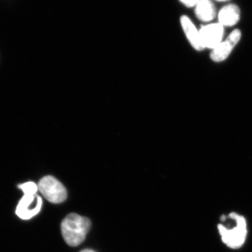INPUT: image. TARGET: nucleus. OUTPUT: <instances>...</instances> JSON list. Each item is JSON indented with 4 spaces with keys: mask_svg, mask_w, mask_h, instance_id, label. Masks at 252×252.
Masks as SVG:
<instances>
[{
    "mask_svg": "<svg viewBox=\"0 0 252 252\" xmlns=\"http://www.w3.org/2000/svg\"><path fill=\"white\" fill-rule=\"evenodd\" d=\"M91 220L75 213L68 215L61 223L64 241L71 247H77L85 240L91 228Z\"/></svg>",
    "mask_w": 252,
    "mask_h": 252,
    "instance_id": "1",
    "label": "nucleus"
},
{
    "mask_svg": "<svg viewBox=\"0 0 252 252\" xmlns=\"http://www.w3.org/2000/svg\"><path fill=\"white\" fill-rule=\"evenodd\" d=\"M18 188L23 190L24 196L16 207V215L22 220H30L41 211L42 206V200L36 194L38 186L34 182H29L18 186Z\"/></svg>",
    "mask_w": 252,
    "mask_h": 252,
    "instance_id": "2",
    "label": "nucleus"
},
{
    "mask_svg": "<svg viewBox=\"0 0 252 252\" xmlns=\"http://www.w3.org/2000/svg\"><path fill=\"white\" fill-rule=\"evenodd\" d=\"M228 217L234 220L235 225L228 228L224 225L220 223L218 224L219 232L223 243L228 248L235 250L241 248L246 240L248 235L247 221L245 217L235 212H232Z\"/></svg>",
    "mask_w": 252,
    "mask_h": 252,
    "instance_id": "3",
    "label": "nucleus"
},
{
    "mask_svg": "<svg viewBox=\"0 0 252 252\" xmlns=\"http://www.w3.org/2000/svg\"><path fill=\"white\" fill-rule=\"evenodd\" d=\"M38 190L51 203L58 204L67 199L65 187L61 182L52 176H46L39 181Z\"/></svg>",
    "mask_w": 252,
    "mask_h": 252,
    "instance_id": "4",
    "label": "nucleus"
},
{
    "mask_svg": "<svg viewBox=\"0 0 252 252\" xmlns=\"http://www.w3.org/2000/svg\"><path fill=\"white\" fill-rule=\"evenodd\" d=\"M199 32L204 49H214L223 41L224 27L219 23H212L202 26Z\"/></svg>",
    "mask_w": 252,
    "mask_h": 252,
    "instance_id": "5",
    "label": "nucleus"
},
{
    "mask_svg": "<svg viewBox=\"0 0 252 252\" xmlns=\"http://www.w3.org/2000/svg\"><path fill=\"white\" fill-rule=\"evenodd\" d=\"M241 35L240 30L236 29L232 32L225 41H222L217 47L212 49L210 54V58L212 61L216 63L225 61L229 56L235 46L238 44Z\"/></svg>",
    "mask_w": 252,
    "mask_h": 252,
    "instance_id": "6",
    "label": "nucleus"
},
{
    "mask_svg": "<svg viewBox=\"0 0 252 252\" xmlns=\"http://www.w3.org/2000/svg\"><path fill=\"white\" fill-rule=\"evenodd\" d=\"M181 25L185 32L187 39L195 50L202 51L204 49L200 41V32L194 26L193 22L187 16H183L181 18Z\"/></svg>",
    "mask_w": 252,
    "mask_h": 252,
    "instance_id": "7",
    "label": "nucleus"
},
{
    "mask_svg": "<svg viewBox=\"0 0 252 252\" xmlns=\"http://www.w3.org/2000/svg\"><path fill=\"white\" fill-rule=\"evenodd\" d=\"M240 17V10L237 5H226L219 13V23L223 27H232L238 23Z\"/></svg>",
    "mask_w": 252,
    "mask_h": 252,
    "instance_id": "8",
    "label": "nucleus"
},
{
    "mask_svg": "<svg viewBox=\"0 0 252 252\" xmlns=\"http://www.w3.org/2000/svg\"><path fill=\"white\" fill-rule=\"evenodd\" d=\"M195 13L200 21L210 22L216 17V7L212 0H200L195 6Z\"/></svg>",
    "mask_w": 252,
    "mask_h": 252,
    "instance_id": "9",
    "label": "nucleus"
},
{
    "mask_svg": "<svg viewBox=\"0 0 252 252\" xmlns=\"http://www.w3.org/2000/svg\"><path fill=\"white\" fill-rule=\"evenodd\" d=\"M180 1L188 7H193V6H196L200 0H180Z\"/></svg>",
    "mask_w": 252,
    "mask_h": 252,
    "instance_id": "10",
    "label": "nucleus"
},
{
    "mask_svg": "<svg viewBox=\"0 0 252 252\" xmlns=\"http://www.w3.org/2000/svg\"><path fill=\"white\" fill-rule=\"evenodd\" d=\"M80 252H95L93 251V250H82V251H81Z\"/></svg>",
    "mask_w": 252,
    "mask_h": 252,
    "instance_id": "11",
    "label": "nucleus"
},
{
    "mask_svg": "<svg viewBox=\"0 0 252 252\" xmlns=\"http://www.w3.org/2000/svg\"><path fill=\"white\" fill-rule=\"evenodd\" d=\"M217 1H228V0H217Z\"/></svg>",
    "mask_w": 252,
    "mask_h": 252,
    "instance_id": "12",
    "label": "nucleus"
}]
</instances>
